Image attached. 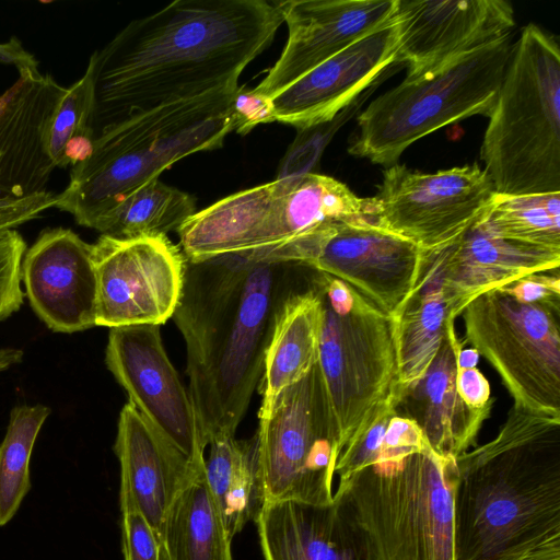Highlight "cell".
I'll return each mask as SVG.
<instances>
[{"mask_svg":"<svg viewBox=\"0 0 560 560\" xmlns=\"http://www.w3.org/2000/svg\"><path fill=\"white\" fill-rule=\"evenodd\" d=\"M195 213L190 195L156 178L124 199L94 230L115 238L161 236L178 231Z\"/></svg>","mask_w":560,"mask_h":560,"instance_id":"obj_29","label":"cell"},{"mask_svg":"<svg viewBox=\"0 0 560 560\" xmlns=\"http://www.w3.org/2000/svg\"><path fill=\"white\" fill-rule=\"evenodd\" d=\"M460 315L466 342L497 371L513 405L560 418V304L521 302L498 288Z\"/></svg>","mask_w":560,"mask_h":560,"instance_id":"obj_10","label":"cell"},{"mask_svg":"<svg viewBox=\"0 0 560 560\" xmlns=\"http://www.w3.org/2000/svg\"><path fill=\"white\" fill-rule=\"evenodd\" d=\"M394 23L395 62L415 77L510 34L515 18L503 0H397Z\"/></svg>","mask_w":560,"mask_h":560,"instance_id":"obj_16","label":"cell"},{"mask_svg":"<svg viewBox=\"0 0 560 560\" xmlns=\"http://www.w3.org/2000/svg\"><path fill=\"white\" fill-rule=\"evenodd\" d=\"M107 369L129 402L195 466L205 469V448L189 392L164 349L160 325L109 328Z\"/></svg>","mask_w":560,"mask_h":560,"instance_id":"obj_15","label":"cell"},{"mask_svg":"<svg viewBox=\"0 0 560 560\" xmlns=\"http://www.w3.org/2000/svg\"><path fill=\"white\" fill-rule=\"evenodd\" d=\"M289 36L279 59L253 90L271 97L290 83L388 24L397 0L278 1Z\"/></svg>","mask_w":560,"mask_h":560,"instance_id":"obj_17","label":"cell"},{"mask_svg":"<svg viewBox=\"0 0 560 560\" xmlns=\"http://www.w3.org/2000/svg\"><path fill=\"white\" fill-rule=\"evenodd\" d=\"M124 560H162L160 538L132 504H120Z\"/></svg>","mask_w":560,"mask_h":560,"instance_id":"obj_35","label":"cell"},{"mask_svg":"<svg viewBox=\"0 0 560 560\" xmlns=\"http://www.w3.org/2000/svg\"><path fill=\"white\" fill-rule=\"evenodd\" d=\"M425 444L420 429L412 420L395 415L388 423L375 463L401 460L423 450Z\"/></svg>","mask_w":560,"mask_h":560,"instance_id":"obj_36","label":"cell"},{"mask_svg":"<svg viewBox=\"0 0 560 560\" xmlns=\"http://www.w3.org/2000/svg\"><path fill=\"white\" fill-rule=\"evenodd\" d=\"M287 259L343 281L394 318L419 281L425 253L404 236L355 220L294 243Z\"/></svg>","mask_w":560,"mask_h":560,"instance_id":"obj_13","label":"cell"},{"mask_svg":"<svg viewBox=\"0 0 560 560\" xmlns=\"http://www.w3.org/2000/svg\"><path fill=\"white\" fill-rule=\"evenodd\" d=\"M482 218L447 245L425 250L438 264L447 315L454 320L480 294L560 267V250L502 238Z\"/></svg>","mask_w":560,"mask_h":560,"instance_id":"obj_21","label":"cell"},{"mask_svg":"<svg viewBox=\"0 0 560 560\" xmlns=\"http://www.w3.org/2000/svg\"><path fill=\"white\" fill-rule=\"evenodd\" d=\"M24 352L16 348L0 349V372L20 363L23 360Z\"/></svg>","mask_w":560,"mask_h":560,"instance_id":"obj_42","label":"cell"},{"mask_svg":"<svg viewBox=\"0 0 560 560\" xmlns=\"http://www.w3.org/2000/svg\"><path fill=\"white\" fill-rule=\"evenodd\" d=\"M369 221V198L317 173L277 178L196 211L177 231L186 259L273 252L336 223Z\"/></svg>","mask_w":560,"mask_h":560,"instance_id":"obj_7","label":"cell"},{"mask_svg":"<svg viewBox=\"0 0 560 560\" xmlns=\"http://www.w3.org/2000/svg\"><path fill=\"white\" fill-rule=\"evenodd\" d=\"M314 271L253 253L186 259L173 318L186 343L188 392L207 446L234 436L261 378L279 311Z\"/></svg>","mask_w":560,"mask_h":560,"instance_id":"obj_2","label":"cell"},{"mask_svg":"<svg viewBox=\"0 0 560 560\" xmlns=\"http://www.w3.org/2000/svg\"><path fill=\"white\" fill-rule=\"evenodd\" d=\"M205 479L230 537L256 521L266 503L258 436H223L212 441Z\"/></svg>","mask_w":560,"mask_h":560,"instance_id":"obj_26","label":"cell"},{"mask_svg":"<svg viewBox=\"0 0 560 560\" xmlns=\"http://www.w3.org/2000/svg\"><path fill=\"white\" fill-rule=\"evenodd\" d=\"M393 20L271 96L275 120L299 130L335 119L395 62Z\"/></svg>","mask_w":560,"mask_h":560,"instance_id":"obj_19","label":"cell"},{"mask_svg":"<svg viewBox=\"0 0 560 560\" xmlns=\"http://www.w3.org/2000/svg\"><path fill=\"white\" fill-rule=\"evenodd\" d=\"M456 466V560H560V418L513 405Z\"/></svg>","mask_w":560,"mask_h":560,"instance_id":"obj_3","label":"cell"},{"mask_svg":"<svg viewBox=\"0 0 560 560\" xmlns=\"http://www.w3.org/2000/svg\"><path fill=\"white\" fill-rule=\"evenodd\" d=\"M456 458L428 444L398 462H377L338 485L377 560H456Z\"/></svg>","mask_w":560,"mask_h":560,"instance_id":"obj_6","label":"cell"},{"mask_svg":"<svg viewBox=\"0 0 560 560\" xmlns=\"http://www.w3.org/2000/svg\"><path fill=\"white\" fill-rule=\"evenodd\" d=\"M21 278L36 315L56 332L96 326V272L92 244L72 230L43 231L26 249Z\"/></svg>","mask_w":560,"mask_h":560,"instance_id":"obj_18","label":"cell"},{"mask_svg":"<svg viewBox=\"0 0 560 560\" xmlns=\"http://www.w3.org/2000/svg\"><path fill=\"white\" fill-rule=\"evenodd\" d=\"M96 272V326L163 325L179 303L186 257L166 235L92 244Z\"/></svg>","mask_w":560,"mask_h":560,"instance_id":"obj_14","label":"cell"},{"mask_svg":"<svg viewBox=\"0 0 560 560\" xmlns=\"http://www.w3.org/2000/svg\"><path fill=\"white\" fill-rule=\"evenodd\" d=\"M479 359V353L474 348L460 349L457 357V368H475Z\"/></svg>","mask_w":560,"mask_h":560,"instance_id":"obj_43","label":"cell"},{"mask_svg":"<svg viewBox=\"0 0 560 560\" xmlns=\"http://www.w3.org/2000/svg\"><path fill=\"white\" fill-rule=\"evenodd\" d=\"M234 131L246 135L260 124L273 122L275 116L271 97L247 90L244 86L236 90L231 103Z\"/></svg>","mask_w":560,"mask_h":560,"instance_id":"obj_38","label":"cell"},{"mask_svg":"<svg viewBox=\"0 0 560 560\" xmlns=\"http://www.w3.org/2000/svg\"><path fill=\"white\" fill-rule=\"evenodd\" d=\"M258 419L266 502L332 503L341 448L318 364L283 389Z\"/></svg>","mask_w":560,"mask_h":560,"instance_id":"obj_11","label":"cell"},{"mask_svg":"<svg viewBox=\"0 0 560 560\" xmlns=\"http://www.w3.org/2000/svg\"><path fill=\"white\" fill-rule=\"evenodd\" d=\"M57 198L58 195L48 190L25 196L0 194V233L37 218L55 207Z\"/></svg>","mask_w":560,"mask_h":560,"instance_id":"obj_37","label":"cell"},{"mask_svg":"<svg viewBox=\"0 0 560 560\" xmlns=\"http://www.w3.org/2000/svg\"><path fill=\"white\" fill-rule=\"evenodd\" d=\"M424 253L425 262L419 281L393 318L397 394L424 374L440 348L448 318L438 264L431 254Z\"/></svg>","mask_w":560,"mask_h":560,"instance_id":"obj_27","label":"cell"},{"mask_svg":"<svg viewBox=\"0 0 560 560\" xmlns=\"http://www.w3.org/2000/svg\"><path fill=\"white\" fill-rule=\"evenodd\" d=\"M45 405H21L10 412L0 444V526L18 512L31 488L30 460L37 435L50 415Z\"/></svg>","mask_w":560,"mask_h":560,"instance_id":"obj_31","label":"cell"},{"mask_svg":"<svg viewBox=\"0 0 560 560\" xmlns=\"http://www.w3.org/2000/svg\"><path fill=\"white\" fill-rule=\"evenodd\" d=\"M94 80L89 61L84 74L67 88L51 121L47 150L56 167L74 166L91 152L93 130Z\"/></svg>","mask_w":560,"mask_h":560,"instance_id":"obj_32","label":"cell"},{"mask_svg":"<svg viewBox=\"0 0 560 560\" xmlns=\"http://www.w3.org/2000/svg\"><path fill=\"white\" fill-rule=\"evenodd\" d=\"M314 273L306 287L287 299L277 316L257 386L262 397L258 416L318 361L322 302Z\"/></svg>","mask_w":560,"mask_h":560,"instance_id":"obj_25","label":"cell"},{"mask_svg":"<svg viewBox=\"0 0 560 560\" xmlns=\"http://www.w3.org/2000/svg\"><path fill=\"white\" fill-rule=\"evenodd\" d=\"M265 560H377L347 505L266 502L255 521Z\"/></svg>","mask_w":560,"mask_h":560,"instance_id":"obj_23","label":"cell"},{"mask_svg":"<svg viewBox=\"0 0 560 560\" xmlns=\"http://www.w3.org/2000/svg\"><path fill=\"white\" fill-rule=\"evenodd\" d=\"M0 62L13 65L19 71L38 67V61L22 46L15 36L0 44Z\"/></svg>","mask_w":560,"mask_h":560,"instance_id":"obj_41","label":"cell"},{"mask_svg":"<svg viewBox=\"0 0 560 560\" xmlns=\"http://www.w3.org/2000/svg\"><path fill=\"white\" fill-rule=\"evenodd\" d=\"M482 220L502 238L560 250V192H495Z\"/></svg>","mask_w":560,"mask_h":560,"instance_id":"obj_30","label":"cell"},{"mask_svg":"<svg viewBox=\"0 0 560 560\" xmlns=\"http://www.w3.org/2000/svg\"><path fill=\"white\" fill-rule=\"evenodd\" d=\"M480 156L497 194L560 192V49L536 24L513 44Z\"/></svg>","mask_w":560,"mask_h":560,"instance_id":"obj_5","label":"cell"},{"mask_svg":"<svg viewBox=\"0 0 560 560\" xmlns=\"http://www.w3.org/2000/svg\"><path fill=\"white\" fill-rule=\"evenodd\" d=\"M19 73L0 109V194L25 196L46 190L56 168L47 140L67 88L38 68Z\"/></svg>","mask_w":560,"mask_h":560,"instance_id":"obj_20","label":"cell"},{"mask_svg":"<svg viewBox=\"0 0 560 560\" xmlns=\"http://www.w3.org/2000/svg\"><path fill=\"white\" fill-rule=\"evenodd\" d=\"M456 387L465 404L474 409L493 402L489 382L476 366L457 368Z\"/></svg>","mask_w":560,"mask_h":560,"instance_id":"obj_40","label":"cell"},{"mask_svg":"<svg viewBox=\"0 0 560 560\" xmlns=\"http://www.w3.org/2000/svg\"><path fill=\"white\" fill-rule=\"evenodd\" d=\"M159 538L162 560H233V538L225 529L205 471L174 502Z\"/></svg>","mask_w":560,"mask_h":560,"instance_id":"obj_28","label":"cell"},{"mask_svg":"<svg viewBox=\"0 0 560 560\" xmlns=\"http://www.w3.org/2000/svg\"><path fill=\"white\" fill-rule=\"evenodd\" d=\"M283 23L278 1L176 0L128 23L90 57L93 130L213 91L237 89Z\"/></svg>","mask_w":560,"mask_h":560,"instance_id":"obj_1","label":"cell"},{"mask_svg":"<svg viewBox=\"0 0 560 560\" xmlns=\"http://www.w3.org/2000/svg\"><path fill=\"white\" fill-rule=\"evenodd\" d=\"M503 289L521 302L560 304L559 269L525 276Z\"/></svg>","mask_w":560,"mask_h":560,"instance_id":"obj_39","label":"cell"},{"mask_svg":"<svg viewBox=\"0 0 560 560\" xmlns=\"http://www.w3.org/2000/svg\"><path fill=\"white\" fill-rule=\"evenodd\" d=\"M397 402L398 394H394L376 410L368 425L342 450L335 468L338 485L376 462L388 423L397 415Z\"/></svg>","mask_w":560,"mask_h":560,"instance_id":"obj_33","label":"cell"},{"mask_svg":"<svg viewBox=\"0 0 560 560\" xmlns=\"http://www.w3.org/2000/svg\"><path fill=\"white\" fill-rule=\"evenodd\" d=\"M237 89L170 103L103 129L90 154L72 166L55 207L71 213L78 224L94 229L175 162L220 148L234 131L231 103Z\"/></svg>","mask_w":560,"mask_h":560,"instance_id":"obj_4","label":"cell"},{"mask_svg":"<svg viewBox=\"0 0 560 560\" xmlns=\"http://www.w3.org/2000/svg\"><path fill=\"white\" fill-rule=\"evenodd\" d=\"M114 451L120 465L119 503L135 505L160 537L172 505L205 469L195 466L129 401L119 413Z\"/></svg>","mask_w":560,"mask_h":560,"instance_id":"obj_22","label":"cell"},{"mask_svg":"<svg viewBox=\"0 0 560 560\" xmlns=\"http://www.w3.org/2000/svg\"><path fill=\"white\" fill-rule=\"evenodd\" d=\"M26 249V244L18 231L0 233V322L23 305L21 266Z\"/></svg>","mask_w":560,"mask_h":560,"instance_id":"obj_34","label":"cell"},{"mask_svg":"<svg viewBox=\"0 0 560 560\" xmlns=\"http://www.w3.org/2000/svg\"><path fill=\"white\" fill-rule=\"evenodd\" d=\"M494 194L477 163L434 173L394 164L384 172L377 196L369 198V221L434 250L474 225Z\"/></svg>","mask_w":560,"mask_h":560,"instance_id":"obj_12","label":"cell"},{"mask_svg":"<svg viewBox=\"0 0 560 560\" xmlns=\"http://www.w3.org/2000/svg\"><path fill=\"white\" fill-rule=\"evenodd\" d=\"M511 35L406 79L372 101L358 117L349 153L396 164L417 140L438 129L491 113L512 55Z\"/></svg>","mask_w":560,"mask_h":560,"instance_id":"obj_8","label":"cell"},{"mask_svg":"<svg viewBox=\"0 0 560 560\" xmlns=\"http://www.w3.org/2000/svg\"><path fill=\"white\" fill-rule=\"evenodd\" d=\"M314 282L322 302L317 364L342 452L397 394L394 322L335 277L314 273Z\"/></svg>","mask_w":560,"mask_h":560,"instance_id":"obj_9","label":"cell"},{"mask_svg":"<svg viewBox=\"0 0 560 560\" xmlns=\"http://www.w3.org/2000/svg\"><path fill=\"white\" fill-rule=\"evenodd\" d=\"M463 348L455 320L447 318L440 348L424 374L398 394L396 413L412 420L429 447L456 458L474 444L493 402L480 409L465 404L457 392V357Z\"/></svg>","mask_w":560,"mask_h":560,"instance_id":"obj_24","label":"cell"}]
</instances>
